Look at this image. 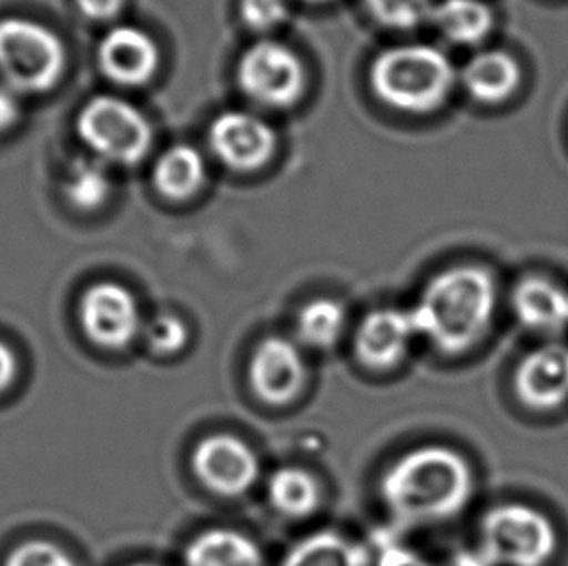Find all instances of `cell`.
Instances as JSON below:
<instances>
[{
  "label": "cell",
  "instance_id": "25",
  "mask_svg": "<svg viewBox=\"0 0 568 566\" xmlns=\"http://www.w3.org/2000/svg\"><path fill=\"white\" fill-rule=\"evenodd\" d=\"M371 16L390 30H414L425 20H430V0H365Z\"/></svg>",
  "mask_w": 568,
  "mask_h": 566
},
{
  "label": "cell",
  "instance_id": "9",
  "mask_svg": "<svg viewBox=\"0 0 568 566\" xmlns=\"http://www.w3.org/2000/svg\"><path fill=\"white\" fill-rule=\"evenodd\" d=\"M192 475L215 497L243 498L262 477L261 456L233 433H212L192 446Z\"/></svg>",
  "mask_w": 568,
  "mask_h": 566
},
{
  "label": "cell",
  "instance_id": "27",
  "mask_svg": "<svg viewBox=\"0 0 568 566\" xmlns=\"http://www.w3.org/2000/svg\"><path fill=\"white\" fill-rule=\"evenodd\" d=\"M290 16L287 0H241V18L258 33L276 30Z\"/></svg>",
  "mask_w": 568,
  "mask_h": 566
},
{
  "label": "cell",
  "instance_id": "4",
  "mask_svg": "<svg viewBox=\"0 0 568 566\" xmlns=\"http://www.w3.org/2000/svg\"><path fill=\"white\" fill-rule=\"evenodd\" d=\"M69 51L57 31L26 16L0 18V82L20 98H38L61 84Z\"/></svg>",
  "mask_w": 568,
  "mask_h": 566
},
{
  "label": "cell",
  "instance_id": "22",
  "mask_svg": "<svg viewBox=\"0 0 568 566\" xmlns=\"http://www.w3.org/2000/svg\"><path fill=\"white\" fill-rule=\"evenodd\" d=\"M430 20L453 43L476 46L491 33L495 16L484 0H440Z\"/></svg>",
  "mask_w": 568,
  "mask_h": 566
},
{
  "label": "cell",
  "instance_id": "24",
  "mask_svg": "<svg viewBox=\"0 0 568 566\" xmlns=\"http://www.w3.org/2000/svg\"><path fill=\"white\" fill-rule=\"evenodd\" d=\"M142 342L150 355L170 360L185 352L186 345L191 344V329L181 314L162 311L144 324Z\"/></svg>",
  "mask_w": 568,
  "mask_h": 566
},
{
  "label": "cell",
  "instance_id": "15",
  "mask_svg": "<svg viewBox=\"0 0 568 566\" xmlns=\"http://www.w3.org/2000/svg\"><path fill=\"white\" fill-rule=\"evenodd\" d=\"M266 498L284 520H308L323 508V482L307 467H277L266 482Z\"/></svg>",
  "mask_w": 568,
  "mask_h": 566
},
{
  "label": "cell",
  "instance_id": "8",
  "mask_svg": "<svg viewBox=\"0 0 568 566\" xmlns=\"http://www.w3.org/2000/svg\"><path fill=\"white\" fill-rule=\"evenodd\" d=\"M237 82L241 92L256 105L285 109L301 100L307 72L293 49L274 39H262L241 54Z\"/></svg>",
  "mask_w": 568,
  "mask_h": 566
},
{
  "label": "cell",
  "instance_id": "14",
  "mask_svg": "<svg viewBox=\"0 0 568 566\" xmlns=\"http://www.w3.org/2000/svg\"><path fill=\"white\" fill-rule=\"evenodd\" d=\"M103 77L124 88L146 85L160 69V47L136 26H115L98 46Z\"/></svg>",
  "mask_w": 568,
  "mask_h": 566
},
{
  "label": "cell",
  "instance_id": "17",
  "mask_svg": "<svg viewBox=\"0 0 568 566\" xmlns=\"http://www.w3.org/2000/svg\"><path fill=\"white\" fill-rule=\"evenodd\" d=\"M516 319L536 332H557L568 326V291L546 277L528 276L513 291Z\"/></svg>",
  "mask_w": 568,
  "mask_h": 566
},
{
  "label": "cell",
  "instance_id": "30",
  "mask_svg": "<svg viewBox=\"0 0 568 566\" xmlns=\"http://www.w3.org/2000/svg\"><path fill=\"white\" fill-rule=\"evenodd\" d=\"M18 371H20V363L14 350L4 342H0V396L14 386Z\"/></svg>",
  "mask_w": 568,
  "mask_h": 566
},
{
  "label": "cell",
  "instance_id": "28",
  "mask_svg": "<svg viewBox=\"0 0 568 566\" xmlns=\"http://www.w3.org/2000/svg\"><path fill=\"white\" fill-rule=\"evenodd\" d=\"M23 98L0 82V137L14 132L23 119Z\"/></svg>",
  "mask_w": 568,
  "mask_h": 566
},
{
  "label": "cell",
  "instance_id": "29",
  "mask_svg": "<svg viewBox=\"0 0 568 566\" xmlns=\"http://www.w3.org/2000/svg\"><path fill=\"white\" fill-rule=\"evenodd\" d=\"M74 4L92 22H111L123 12L124 0H74Z\"/></svg>",
  "mask_w": 568,
  "mask_h": 566
},
{
  "label": "cell",
  "instance_id": "34",
  "mask_svg": "<svg viewBox=\"0 0 568 566\" xmlns=\"http://www.w3.org/2000/svg\"><path fill=\"white\" fill-rule=\"evenodd\" d=\"M307 2H316V4H321V2H328V0H307Z\"/></svg>",
  "mask_w": 568,
  "mask_h": 566
},
{
  "label": "cell",
  "instance_id": "13",
  "mask_svg": "<svg viewBox=\"0 0 568 566\" xmlns=\"http://www.w3.org/2000/svg\"><path fill=\"white\" fill-rule=\"evenodd\" d=\"M515 396L526 410L547 414L568 402V345L546 344L524 355L513 376Z\"/></svg>",
  "mask_w": 568,
  "mask_h": 566
},
{
  "label": "cell",
  "instance_id": "3",
  "mask_svg": "<svg viewBox=\"0 0 568 566\" xmlns=\"http://www.w3.org/2000/svg\"><path fill=\"white\" fill-rule=\"evenodd\" d=\"M369 78L384 105L409 115H427L445 105L456 84V69L437 47L414 43L378 54Z\"/></svg>",
  "mask_w": 568,
  "mask_h": 566
},
{
  "label": "cell",
  "instance_id": "10",
  "mask_svg": "<svg viewBox=\"0 0 568 566\" xmlns=\"http://www.w3.org/2000/svg\"><path fill=\"white\" fill-rule=\"evenodd\" d=\"M246 376L254 398L264 406H292L307 391V357L293 337H262L251 353Z\"/></svg>",
  "mask_w": 568,
  "mask_h": 566
},
{
  "label": "cell",
  "instance_id": "26",
  "mask_svg": "<svg viewBox=\"0 0 568 566\" xmlns=\"http://www.w3.org/2000/svg\"><path fill=\"white\" fill-rule=\"evenodd\" d=\"M2 566H78L74 557L49 539H28L8 553Z\"/></svg>",
  "mask_w": 568,
  "mask_h": 566
},
{
  "label": "cell",
  "instance_id": "23",
  "mask_svg": "<svg viewBox=\"0 0 568 566\" xmlns=\"http://www.w3.org/2000/svg\"><path fill=\"white\" fill-rule=\"evenodd\" d=\"M111 176L100 160H77L62 181V194L70 206L80 212L100 210L111 196Z\"/></svg>",
  "mask_w": 568,
  "mask_h": 566
},
{
  "label": "cell",
  "instance_id": "7",
  "mask_svg": "<svg viewBox=\"0 0 568 566\" xmlns=\"http://www.w3.org/2000/svg\"><path fill=\"white\" fill-rule=\"evenodd\" d=\"M78 324L85 340L101 352H126L142 340L146 319L126 285L98 282L78 301Z\"/></svg>",
  "mask_w": 568,
  "mask_h": 566
},
{
  "label": "cell",
  "instance_id": "31",
  "mask_svg": "<svg viewBox=\"0 0 568 566\" xmlns=\"http://www.w3.org/2000/svg\"><path fill=\"white\" fill-rule=\"evenodd\" d=\"M378 566H430L422 557H417L409 549H398V547H388L384 549L378 560Z\"/></svg>",
  "mask_w": 568,
  "mask_h": 566
},
{
  "label": "cell",
  "instance_id": "16",
  "mask_svg": "<svg viewBox=\"0 0 568 566\" xmlns=\"http://www.w3.org/2000/svg\"><path fill=\"white\" fill-rule=\"evenodd\" d=\"M183 566H266L256 539L233 528L200 532L186 544Z\"/></svg>",
  "mask_w": 568,
  "mask_h": 566
},
{
  "label": "cell",
  "instance_id": "2",
  "mask_svg": "<svg viewBox=\"0 0 568 566\" xmlns=\"http://www.w3.org/2000/svg\"><path fill=\"white\" fill-rule=\"evenodd\" d=\"M497 282L484 266H453L430 277L412 309L417 334L438 353L460 357L491 329Z\"/></svg>",
  "mask_w": 568,
  "mask_h": 566
},
{
  "label": "cell",
  "instance_id": "1",
  "mask_svg": "<svg viewBox=\"0 0 568 566\" xmlns=\"http://www.w3.org/2000/svg\"><path fill=\"white\" fill-rule=\"evenodd\" d=\"M476 491L468 458L445 444L402 452L378 477V498L402 528L433 526L458 518Z\"/></svg>",
  "mask_w": 568,
  "mask_h": 566
},
{
  "label": "cell",
  "instance_id": "5",
  "mask_svg": "<svg viewBox=\"0 0 568 566\" xmlns=\"http://www.w3.org/2000/svg\"><path fill=\"white\" fill-rule=\"evenodd\" d=\"M481 549L491 566H547L559 549L549 516L523 503L491 508L479 524Z\"/></svg>",
  "mask_w": 568,
  "mask_h": 566
},
{
  "label": "cell",
  "instance_id": "18",
  "mask_svg": "<svg viewBox=\"0 0 568 566\" xmlns=\"http://www.w3.org/2000/svg\"><path fill=\"white\" fill-rule=\"evenodd\" d=\"M520 64L507 51H485L462 70L466 92L481 103L507 101L520 85Z\"/></svg>",
  "mask_w": 568,
  "mask_h": 566
},
{
  "label": "cell",
  "instance_id": "6",
  "mask_svg": "<svg viewBox=\"0 0 568 566\" xmlns=\"http://www.w3.org/2000/svg\"><path fill=\"white\" fill-rule=\"evenodd\" d=\"M77 132L95 160L113 165H136L154 142L146 115L116 95H95L84 103L77 117Z\"/></svg>",
  "mask_w": 568,
  "mask_h": 566
},
{
  "label": "cell",
  "instance_id": "19",
  "mask_svg": "<svg viewBox=\"0 0 568 566\" xmlns=\"http://www.w3.org/2000/svg\"><path fill=\"white\" fill-rule=\"evenodd\" d=\"M347 306L338 299L318 297L301 306L293 321V340L305 350L332 352L347 332Z\"/></svg>",
  "mask_w": 568,
  "mask_h": 566
},
{
  "label": "cell",
  "instance_id": "11",
  "mask_svg": "<svg viewBox=\"0 0 568 566\" xmlns=\"http://www.w3.org/2000/svg\"><path fill=\"white\" fill-rule=\"evenodd\" d=\"M417 337L412 309L381 306L365 314L357 324L352 353L363 368L386 373L406 361Z\"/></svg>",
  "mask_w": 568,
  "mask_h": 566
},
{
  "label": "cell",
  "instance_id": "21",
  "mask_svg": "<svg viewBox=\"0 0 568 566\" xmlns=\"http://www.w3.org/2000/svg\"><path fill=\"white\" fill-rule=\"evenodd\" d=\"M371 555L334 529L303 537L285 553L280 566H369Z\"/></svg>",
  "mask_w": 568,
  "mask_h": 566
},
{
  "label": "cell",
  "instance_id": "20",
  "mask_svg": "<svg viewBox=\"0 0 568 566\" xmlns=\"http://www.w3.org/2000/svg\"><path fill=\"white\" fill-rule=\"evenodd\" d=\"M152 181L163 199L183 202L206 183V161L194 145H171L155 161Z\"/></svg>",
  "mask_w": 568,
  "mask_h": 566
},
{
  "label": "cell",
  "instance_id": "12",
  "mask_svg": "<svg viewBox=\"0 0 568 566\" xmlns=\"http://www.w3.org/2000/svg\"><path fill=\"white\" fill-rule=\"evenodd\" d=\"M207 142L215 158L237 173H253L264 168L276 152V131L251 111H223L215 117Z\"/></svg>",
  "mask_w": 568,
  "mask_h": 566
},
{
  "label": "cell",
  "instance_id": "32",
  "mask_svg": "<svg viewBox=\"0 0 568 566\" xmlns=\"http://www.w3.org/2000/svg\"><path fill=\"white\" fill-rule=\"evenodd\" d=\"M450 566H491L485 560L481 553L462 552L454 557L453 565Z\"/></svg>",
  "mask_w": 568,
  "mask_h": 566
},
{
  "label": "cell",
  "instance_id": "33",
  "mask_svg": "<svg viewBox=\"0 0 568 566\" xmlns=\"http://www.w3.org/2000/svg\"><path fill=\"white\" fill-rule=\"evenodd\" d=\"M124 566H162V565H155V563H132V565H124Z\"/></svg>",
  "mask_w": 568,
  "mask_h": 566
}]
</instances>
